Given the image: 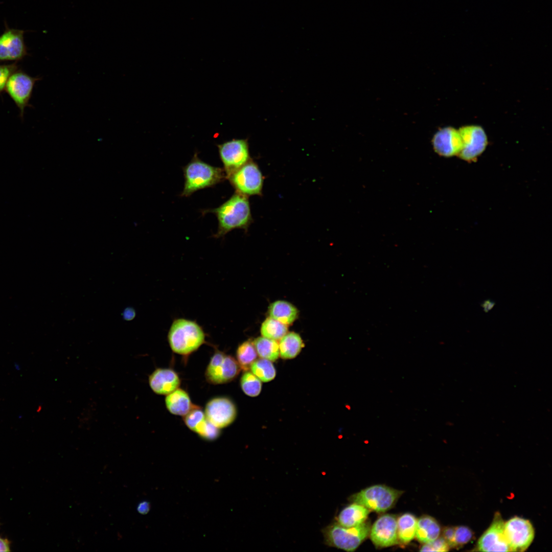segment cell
I'll use <instances>...</instances> for the list:
<instances>
[{
	"label": "cell",
	"mask_w": 552,
	"mask_h": 552,
	"mask_svg": "<svg viewBox=\"0 0 552 552\" xmlns=\"http://www.w3.org/2000/svg\"><path fill=\"white\" fill-rule=\"evenodd\" d=\"M202 213H211L216 215L218 225L214 235L215 238L222 237L235 229L246 230L252 222L247 196L236 192L218 207L203 210Z\"/></svg>",
	"instance_id": "1"
},
{
	"label": "cell",
	"mask_w": 552,
	"mask_h": 552,
	"mask_svg": "<svg viewBox=\"0 0 552 552\" xmlns=\"http://www.w3.org/2000/svg\"><path fill=\"white\" fill-rule=\"evenodd\" d=\"M185 179L181 197L211 188L226 179L223 168L213 166L201 160L195 152L191 161L183 168Z\"/></svg>",
	"instance_id": "2"
},
{
	"label": "cell",
	"mask_w": 552,
	"mask_h": 552,
	"mask_svg": "<svg viewBox=\"0 0 552 552\" xmlns=\"http://www.w3.org/2000/svg\"><path fill=\"white\" fill-rule=\"evenodd\" d=\"M168 341L174 353L188 356L204 343L205 335L202 328L195 321L178 318L171 326Z\"/></svg>",
	"instance_id": "3"
},
{
	"label": "cell",
	"mask_w": 552,
	"mask_h": 552,
	"mask_svg": "<svg viewBox=\"0 0 552 552\" xmlns=\"http://www.w3.org/2000/svg\"><path fill=\"white\" fill-rule=\"evenodd\" d=\"M370 528L367 521L354 527H345L335 521L323 528L321 532L327 545L354 551L368 537Z\"/></svg>",
	"instance_id": "4"
},
{
	"label": "cell",
	"mask_w": 552,
	"mask_h": 552,
	"mask_svg": "<svg viewBox=\"0 0 552 552\" xmlns=\"http://www.w3.org/2000/svg\"><path fill=\"white\" fill-rule=\"evenodd\" d=\"M403 492L384 485L367 487L351 495V502L360 504L370 511L383 513L392 509Z\"/></svg>",
	"instance_id": "5"
},
{
	"label": "cell",
	"mask_w": 552,
	"mask_h": 552,
	"mask_svg": "<svg viewBox=\"0 0 552 552\" xmlns=\"http://www.w3.org/2000/svg\"><path fill=\"white\" fill-rule=\"evenodd\" d=\"M236 192L246 196L261 195L263 176L256 163L250 159L227 177Z\"/></svg>",
	"instance_id": "6"
},
{
	"label": "cell",
	"mask_w": 552,
	"mask_h": 552,
	"mask_svg": "<svg viewBox=\"0 0 552 552\" xmlns=\"http://www.w3.org/2000/svg\"><path fill=\"white\" fill-rule=\"evenodd\" d=\"M240 370L234 357L217 351L211 358L204 375L209 383L222 384L234 380L239 374Z\"/></svg>",
	"instance_id": "7"
},
{
	"label": "cell",
	"mask_w": 552,
	"mask_h": 552,
	"mask_svg": "<svg viewBox=\"0 0 552 552\" xmlns=\"http://www.w3.org/2000/svg\"><path fill=\"white\" fill-rule=\"evenodd\" d=\"M39 78L33 77L21 70H17L9 78L5 90L13 101L23 118L25 108L29 105L33 89Z\"/></svg>",
	"instance_id": "8"
},
{
	"label": "cell",
	"mask_w": 552,
	"mask_h": 552,
	"mask_svg": "<svg viewBox=\"0 0 552 552\" xmlns=\"http://www.w3.org/2000/svg\"><path fill=\"white\" fill-rule=\"evenodd\" d=\"M217 146L226 179L250 159L247 139H233Z\"/></svg>",
	"instance_id": "9"
},
{
	"label": "cell",
	"mask_w": 552,
	"mask_h": 552,
	"mask_svg": "<svg viewBox=\"0 0 552 552\" xmlns=\"http://www.w3.org/2000/svg\"><path fill=\"white\" fill-rule=\"evenodd\" d=\"M506 539L512 551H524L535 536L534 527L528 520L514 517L504 523Z\"/></svg>",
	"instance_id": "10"
},
{
	"label": "cell",
	"mask_w": 552,
	"mask_h": 552,
	"mask_svg": "<svg viewBox=\"0 0 552 552\" xmlns=\"http://www.w3.org/2000/svg\"><path fill=\"white\" fill-rule=\"evenodd\" d=\"M204 412L207 420L220 429L231 425L237 415L235 404L226 397H217L210 400L205 404Z\"/></svg>",
	"instance_id": "11"
},
{
	"label": "cell",
	"mask_w": 552,
	"mask_h": 552,
	"mask_svg": "<svg viewBox=\"0 0 552 552\" xmlns=\"http://www.w3.org/2000/svg\"><path fill=\"white\" fill-rule=\"evenodd\" d=\"M25 31L9 28L5 24V29L0 35V62L18 61L27 54L24 42Z\"/></svg>",
	"instance_id": "12"
},
{
	"label": "cell",
	"mask_w": 552,
	"mask_h": 552,
	"mask_svg": "<svg viewBox=\"0 0 552 552\" xmlns=\"http://www.w3.org/2000/svg\"><path fill=\"white\" fill-rule=\"evenodd\" d=\"M458 131L463 147L458 155L466 161H474L485 150L487 145V138L484 130L478 126H467L461 128Z\"/></svg>",
	"instance_id": "13"
},
{
	"label": "cell",
	"mask_w": 552,
	"mask_h": 552,
	"mask_svg": "<svg viewBox=\"0 0 552 552\" xmlns=\"http://www.w3.org/2000/svg\"><path fill=\"white\" fill-rule=\"evenodd\" d=\"M397 518L392 514L380 516L371 527L370 539L376 547H387L399 543L397 535Z\"/></svg>",
	"instance_id": "14"
},
{
	"label": "cell",
	"mask_w": 552,
	"mask_h": 552,
	"mask_svg": "<svg viewBox=\"0 0 552 552\" xmlns=\"http://www.w3.org/2000/svg\"><path fill=\"white\" fill-rule=\"evenodd\" d=\"M504 522L496 513L490 527L479 538L477 548L480 551H512L504 532Z\"/></svg>",
	"instance_id": "15"
},
{
	"label": "cell",
	"mask_w": 552,
	"mask_h": 552,
	"mask_svg": "<svg viewBox=\"0 0 552 552\" xmlns=\"http://www.w3.org/2000/svg\"><path fill=\"white\" fill-rule=\"evenodd\" d=\"M432 144L434 151L444 157L458 155L463 147L458 130L451 127L438 130L432 139Z\"/></svg>",
	"instance_id": "16"
},
{
	"label": "cell",
	"mask_w": 552,
	"mask_h": 552,
	"mask_svg": "<svg viewBox=\"0 0 552 552\" xmlns=\"http://www.w3.org/2000/svg\"><path fill=\"white\" fill-rule=\"evenodd\" d=\"M148 383L154 393L167 395L179 388L181 380L173 369L157 368L149 376Z\"/></svg>",
	"instance_id": "17"
},
{
	"label": "cell",
	"mask_w": 552,
	"mask_h": 552,
	"mask_svg": "<svg viewBox=\"0 0 552 552\" xmlns=\"http://www.w3.org/2000/svg\"><path fill=\"white\" fill-rule=\"evenodd\" d=\"M370 510L355 502L345 507L336 518L335 521L345 527H354L366 521Z\"/></svg>",
	"instance_id": "18"
},
{
	"label": "cell",
	"mask_w": 552,
	"mask_h": 552,
	"mask_svg": "<svg viewBox=\"0 0 552 552\" xmlns=\"http://www.w3.org/2000/svg\"><path fill=\"white\" fill-rule=\"evenodd\" d=\"M165 401L166 408L171 413L183 417L194 405L188 393L180 388L167 395Z\"/></svg>",
	"instance_id": "19"
},
{
	"label": "cell",
	"mask_w": 552,
	"mask_h": 552,
	"mask_svg": "<svg viewBox=\"0 0 552 552\" xmlns=\"http://www.w3.org/2000/svg\"><path fill=\"white\" fill-rule=\"evenodd\" d=\"M441 533V527L432 517L424 515L417 520L416 536L421 543H430L437 539Z\"/></svg>",
	"instance_id": "20"
},
{
	"label": "cell",
	"mask_w": 552,
	"mask_h": 552,
	"mask_svg": "<svg viewBox=\"0 0 552 552\" xmlns=\"http://www.w3.org/2000/svg\"><path fill=\"white\" fill-rule=\"evenodd\" d=\"M269 317L284 324H292L298 317V310L292 304L279 300L271 303L268 309Z\"/></svg>",
	"instance_id": "21"
},
{
	"label": "cell",
	"mask_w": 552,
	"mask_h": 552,
	"mask_svg": "<svg viewBox=\"0 0 552 552\" xmlns=\"http://www.w3.org/2000/svg\"><path fill=\"white\" fill-rule=\"evenodd\" d=\"M279 340L280 356L284 359L296 357L304 347L301 337L294 332H287Z\"/></svg>",
	"instance_id": "22"
},
{
	"label": "cell",
	"mask_w": 552,
	"mask_h": 552,
	"mask_svg": "<svg viewBox=\"0 0 552 552\" xmlns=\"http://www.w3.org/2000/svg\"><path fill=\"white\" fill-rule=\"evenodd\" d=\"M418 519L411 513H406L397 520L398 541L403 544L409 543L416 536Z\"/></svg>",
	"instance_id": "23"
},
{
	"label": "cell",
	"mask_w": 552,
	"mask_h": 552,
	"mask_svg": "<svg viewBox=\"0 0 552 552\" xmlns=\"http://www.w3.org/2000/svg\"><path fill=\"white\" fill-rule=\"evenodd\" d=\"M252 343L258 355L261 358L273 362L280 356L279 345L277 340L261 336L255 339Z\"/></svg>",
	"instance_id": "24"
},
{
	"label": "cell",
	"mask_w": 552,
	"mask_h": 552,
	"mask_svg": "<svg viewBox=\"0 0 552 552\" xmlns=\"http://www.w3.org/2000/svg\"><path fill=\"white\" fill-rule=\"evenodd\" d=\"M257 353L252 342L245 341L237 348V361L243 371H249L252 363L257 359Z\"/></svg>",
	"instance_id": "25"
},
{
	"label": "cell",
	"mask_w": 552,
	"mask_h": 552,
	"mask_svg": "<svg viewBox=\"0 0 552 552\" xmlns=\"http://www.w3.org/2000/svg\"><path fill=\"white\" fill-rule=\"evenodd\" d=\"M260 331L262 336L278 341L288 332V326L269 317L262 323Z\"/></svg>",
	"instance_id": "26"
},
{
	"label": "cell",
	"mask_w": 552,
	"mask_h": 552,
	"mask_svg": "<svg viewBox=\"0 0 552 552\" xmlns=\"http://www.w3.org/2000/svg\"><path fill=\"white\" fill-rule=\"evenodd\" d=\"M250 370L253 374L264 382L272 380L276 376V370L272 361L265 359H256L251 365Z\"/></svg>",
	"instance_id": "27"
},
{
	"label": "cell",
	"mask_w": 552,
	"mask_h": 552,
	"mask_svg": "<svg viewBox=\"0 0 552 552\" xmlns=\"http://www.w3.org/2000/svg\"><path fill=\"white\" fill-rule=\"evenodd\" d=\"M240 386L243 393L251 397L259 396L262 390L261 381L248 371H245L242 374Z\"/></svg>",
	"instance_id": "28"
},
{
	"label": "cell",
	"mask_w": 552,
	"mask_h": 552,
	"mask_svg": "<svg viewBox=\"0 0 552 552\" xmlns=\"http://www.w3.org/2000/svg\"><path fill=\"white\" fill-rule=\"evenodd\" d=\"M206 419L204 411L194 405L192 408L183 416V422L186 426L194 432L200 424Z\"/></svg>",
	"instance_id": "29"
},
{
	"label": "cell",
	"mask_w": 552,
	"mask_h": 552,
	"mask_svg": "<svg viewBox=\"0 0 552 552\" xmlns=\"http://www.w3.org/2000/svg\"><path fill=\"white\" fill-rule=\"evenodd\" d=\"M201 438L208 441L216 439L220 434V429L215 426L206 418L194 431Z\"/></svg>",
	"instance_id": "30"
},
{
	"label": "cell",
	"mask_w": 552,
	"mask_h": 552,
	"mask_svg": "<svg viewBox=\"0 0 552 552\" xmlns=\"http://www.w3.org/2000/svg\"><path fill=\"white\" fill-rule=\"evenodd\" d=\"M472 531L465 526L454 527V548L461 547L469 542L473 537Z\"/></svg>",
	"instance_id": "31"
},
{
	"label": "cell",
	"mask_w": 552,
	"mask_h": 552,
	"mask_svg": "<svg viewBox=\"0 0 552 552\" xmlns=\"http://www.w3.org/2000/svg\"><path fill=\"white\" fill-rule=\"evenodd\" d=\"M450 547L442 537H439L434 541L424 544L421 547V551H447Z\"/></svg>",
	"instance_id": "32"
},
{
	"label": "cell",
	"mask_w": 552,
	"mask_h": 552,
	"mask_svg": "<svg viewBox=\"0 0 552 552\" xmlns=\"http://www.w3.org/2000/svg\"><path fill=\"white\" fill-rule=\"evenodd\" d=\"M17 70V65L16 62L11 64H0V93L5 90L11 75Z\"/></svg>",
	"instance_id": "33"
},
{
	"label": "cell",
	"mask_w": 552,
	"mask_h": 552,
	"mask_svg": "<svg viewBox=\"0 0 552 552\" xmlns=\"http://www.w3.org/2000/svg\"><path fill=\"white\" fill-rule=\"evenodd\" d=\"M454 527L453 526L446 527L442 532V537L447 542L450 548H454Z\"/></svg>",
	"instance_id": "34"
},
{
	"label": "cell",
	"mask_w": 552,
	"mask_h": 552,
	"mask_svg": "<svg viewBox=\"0 0 552 552\" xmlns=\"http://www.w3.org/2000/svg\"><path fill=\"white\" fill-rule=\"evenodd\" d=\"M150 509L149 504L147 502L140 503L137 507L138 512L143 514L147 513Z\"/></svg>",
	"instance_id": "35"
},
{
	"label": "cell",
	"mask_w": 552,
	"mask_h": 552,
	"mask_svg": "<svg viewBox=\"0 0 552 552\" xmlns=\"http://www.w3.org/2000/svg\"><path fill=\"white\" fill-rule=\"evenodd\" d=\"M10 546L8 541L4 539L0 538V551H9Z\"/></svg>",
	"instance_id": "36"
},
{
	"label": "cell",
	"mask_w": 552,
	"mask_h": 552,
	"mask_svg": "<svg viewBox=\"0 0 552 552\" xmlns=\"http://www.w3.org/2000/svg\"><path fill=\"white\" fill-rule=\"evenodd\" d=\"M494 303H492L490 301H486L484 303L482 307L485 311H488L492 309V308L494 306Z\"/></svg>",
	"instance_id": "37"
}]
</instances>
